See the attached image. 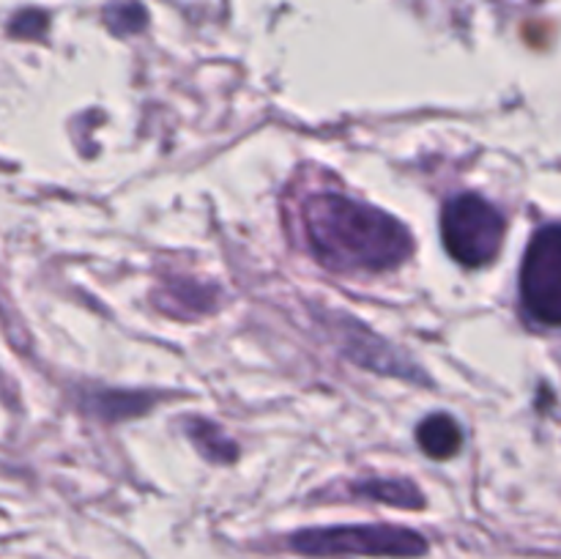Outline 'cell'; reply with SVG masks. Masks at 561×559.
Here are the masks:
<instances>
[{
    "label": "cell",
    "mask_w": 561,
    "mask_h": 559,
    "mask_svg": "<svg viewBox=\"0 0 561 559\" xmlns=\"http://www.w3.org/2000/svg\"><path fill=\"white\" fill-rule=\"evenodd\" d=\"M520 301L526 316L546 329L561 323V230L546 225L537 230L520 266Z\"/></svg>",
    "instance_id": "obj_4"
},
{
    "label": "cell",
    "mask_w": 561,
    "mask_h": 559,
    "mask_svg": "<svg viewBox=\"0 0 561 559\" xmlns=\"http://www.w3.org/2000/svg\"><path fill=\"white\" fill-rule=\"evenodd\" d=\"M290 548L307 557H392L409 559L427 551V540L414 529L392 524L329 526L290 537Z\"/></svg>",
    "instance_id": "obj_2"
},
{
    "label": "cell",
    "mask_w": 561,
    "mask_h": 559,
    "mask_svg": "<svg viewBox=\"0 0 561 559\" xmlns=\"http://www.w3.org/2000/svg\"><path fill=\"white\" fill-rule=\"evenodd\" d=\"M416 442H420L425 455L436 460H447L463 447V433H460V425L449 414H431L416 427Z\"/></svg>",
    "instance_id": "obj_6"
},
{
    "label": "cell",
    "mask_w": 561,
    "mask_h": 559,
    "mask_svg": "<svg viewBox=\"0 0 561 559\" xmlns=\"http://www.w3.org/2000/svg\"><path fill=\"white\" fill-rule=\"evenodd\" d=\"M151 403L153 400L140 392H115V389H107V392H99L91 400V409L99 417H104V420H124V417L142 414Z\"/></svg>",
    "instance_id": "obj_9"
},
{
    "label": "cell",
    "mask_w": 561,
    "mask_h": 559,
    "mask_svg": "<svg viewBox=\"0 0 561 559\" xmlns=\"http://www.w3.org/2000/svg\"><path fill=\"white\" fill-rule=\"evenodd\" d=\"M44 27H47V16L42 11H22V14H16L11 20L9 31L20 38H36L42 36Z\"/></svg>",
    "instance_id": "obj_11"
},
{
    "label": "cell",
    "mask_w": 561,
    "mask_h": 559,
    "mask_svg": "<svg viewBox=\"0 0 561 559\" xmlns=\"http://www.w3.org/2000/svg\"><path fill=\"white\" fill-rule=\"evenodd\" d=\"M504 230L502 212L474 192H463L444 206V247L460 266H488L502 250Z\"/></svg>",
    "instance_id": "obj_3"
},
{
    "label": "cell",
    "mask_w": 561,
    "mask_h": 559,
    "mask_svg": "<svg viewBox=\"0 0 561 559\" xmlns=\"http://www.w3.org/2000/svg\"><path fill=\"white\" fill-rule=\"evenodd\" d=\"M186 433H190L192 444L201 449L203 458L214 460V464H233L236 460L239 447H236L233 438H230L222 427L214 425V422L197 420L195 417V420H190V425H186Z\"/></svg>",
    "instance_id": "obj_8"
},
{
    "label": "cell",
    "mask_w": 561,
    "mask_h": 559,
    "mask_svg": "<svg viewBox=\"0 0 561 559\" xmlns=\"http://www.w3.org/2000/svg\"><path fill=\"white\" fill-rule=\"evenodd\" d=\"M337 334L340 345L348 354V360H354L356 365L367 367V370L387 373V376L398 378H414V381L425 384L427 378L416 370V365L411 360H405L400 351H394L392 345L383 343L378 334H373L367 327H359V321H351V318H340L337 321Z\"/></svg>",
    "instance_id": "obj_5"
},
{
    "label": "cell",
    "mask_w": 561,
    "mask_h": 559,
    "mask_svg": "<svg viewBox=\"0 0 561 559\" xmlns=\"http://www.w3.org/2000/svg\"><path fill=\"white\" fill-rule=\"evenodd\" d=\"M307 241L334 272H389L414 250L400 219L345 195H312L301 208Z\"/></svg>",
    "instance_id": "obj_1"
},
{
    "label": "cell",
    "mask_w": 561,
    "mask_h": 559,
    "mask_svg": "<svg viewBox=\"0 0 561 559\" xmlns=\"http://www.w3.org/2000/svg\"><path fill=\"white\" fill-rule=\"evenodd\" d=\"M107 22L115 33H135L146 25V11L137 3H115L107 9Z\"/></svg>",
    "instance_id": "obj_10"
},
{
    "label": "cell",
    "mask_w": 561,
    "mask_h": 559,
    "mask_svg": "<svg viewBox=\"0 0 561 559\" xmlns=\"http://www.w3.org/2000/svg\"><path fill=\"white\" fill-rule=\"evenodd\" d=\"M351 491L362 499H376V502L392 504L403 510L425 507V497L411 480H398V477H378V480H359L351 486Z\"/></svg>",
    "instance_id": "obj_7"
}]
</instances>
